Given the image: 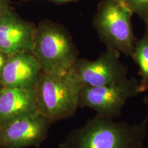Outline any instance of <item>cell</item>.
Instances as JSON below:
<instances>
[{
    "instance_id": "1",
    "label": "cell",
    "mask_w": 148,
    "mask_h": 148,
    "mask_svg": "<svg viewBox=\"0 0 148 148\" xmlns=\"http://www.w3.org/2000/svg\"><path fill=\"white\" fill-rule=\"evenodd\" d=\"M148 117L138 123L95 115L66 135L59 148H143Z\"/></svg>"
},
{
    "instance_id": "2",
    "label": "cell",
    "mask_w": 148,
    "mask_h": 148,
    "mask_svg": "<svg viewBox=\"0 0 148 148\" xmlns=\"http://www.w3.org/2000/svg\"><path fill=\"white\" fill-rule=\"evenodd\" d=\"M82 85L71 69L60 73H43L37 84L36 109L51 122L73 116L79 108Z\"/></svg>"
},
{
    "instance_id": "3",
    "label": "cell",
    "mask_w": 148,
    "mask_h": 148,
    "mask_svg": "<svg viewBox=\"0 0 148 148\" xmlns=\"http://www.w3.org/2000/svg\"><path fill=\"white\" fill-rule=\"evenodd\" d=\"M133 12L121 0H101L93 26L107 48L131 57L137 38L133 30Z\"/></svg>"
},
{
    "instance_id": "4",
    "label": "cell",
    "mask_w": 148,
    "mask_h": 148,
    "mask_svg": "<svg viewBox=\"0 0 148 148\" xmlns=\"http://www.w3.org/2000/svg\"><path fill=\"white\" fill-rule=\"evenodd\" d=\"M32 53L43 73L67 71L78 59L70 35L62 27L51 23L36 28Z\"/></svg>"
},
{
    "instance_id": "5",
    "label": "cell",
    "mask_w": 148,
    "mask_h": 148,
    "mask_svg": "<svg viewBox=\"0 0 148 148\" xmlns=\"http://www.w3.org/2000/svg\"><path fill=\"white\" fill-rule=\"evenodd\" d=\"M140 93L135 77H127L107 86H84L79 92V108H89L95 111L97 116L114 120L121 116L126 101Z\"/></svg>"
},
{
    "instance_id": "6",
    "label": "cell",
    "mask_w": 148,
    "mask_h": 148,
    "mask_svg": "<svg viewBox=\"0 0 148 148\" xmlns=\"http://www.w3.org/2000/svg\"><path fill=\"white\" fill-rule=\"evenodd\" d=\"M120 53L106 48L97 59H77L71 71L82 86L116 84L127 77L128 68L120 61Z\"/></svg>"
},
{
    "instance_id": "7",
    "label": "cell",
    "mask_w": 148,
    "mask_h": 148,
    "mask_svg": "<svg viewBox=\"0 0 148 148\" xmlns=\"http://www.w3.org/2000/svg\"><path fill=\"white\" fill-rule=\"evenodd\" d=\"M51 122L38 110L0 127V148L38 147L47 138Z\"/></svg>"
},
{
    "instance_id": "8",
    "label": "cell",
    "mask_w": 148,
    "mask_h": 148,
    "mask_svg": "<svg viewBox=\"0 0 148 148\" xmlns=\"http://www.w3.org/2000/svg\"><path fill=\"white\" fill-rule=\"evenodd\" d=\"M42 74L39 63L32 52L16 53L9 57L3 69L0 84L9 88L34 89Z\"/></svg>"
},
{
    "instance_id": "9",
    "label": "cell",
    "mask_w": 148,
    "mask_h": 148,
    "mask_svg": "<svg viewBox=\"0 0 148 148\" xmlns=\"http://www.w3.org/2000/svg\"><path fill=\"white\" fill-rule=\"evenodd\" d=\"M36 28L9 10L0 18V51L12 56L32 52Z\"/></svg>"
},
{
    "instance_id": "10",
    "label": "cell",
    "mask_w": 148,
    "mask_h": 148,
    "mask_svg": "<svg viewBox=\"0 0 148 148\" xmlns=\"http://www.w3.org/2000/svg\"><path fill=\"white\" fill-rule=\"evenodd\" d=\"M36 110L35 88L22 89L0 86V127Z\"/></svg>"
},
{
    "instance_id": "11",
    "label": "cell",
    "mask_w": 148,
    "mask_h": 148,
    "mask_svg": "<svg viewBox=\"0 0 148 148\" xmlns=\"http://www.w3.org/2000/svg\"><path fill=\"white\" fill-rule=\"evenodd\" d=\"M143 36L137 39L133 51L132 58L138 67L140 79L138 88L140 93L148 90V25H145Z\"/></svg>"
},
{
    "instance_id": "12",
    "label": "cell",
    "mask_w": 148,
    "mask_h": 148,
    "mask_svg": "<svg viewBox=\"0 0 148 148\" xmlns=\"http://www.w3.org/2000/svg\"><path fill=\"white\" fill-rule=\"evenodd\" d=\"M133 14L137 16L148 25V0H121Z\"/></svg>"
},
{
    "instance_id": "13",
    "label": "cell",
    "mask_w": 148,
    "mask_h": 148,
    "mask_svg": "<svg viewBox=\"0 0 148 148\" xmlns=\"http://www.w3.org/2000/svg\"><path fill=\"white\" fill-rule=\"evenodd\" d=\"M10 56L7 55L6 53L0 51V82H1V77L3 69L4 68L5 64H6L7 61L8 60V58ZM0 86H1V84H0Z\"/></svg>"
},
{
    "instance_id": "14",
    "label": "cell",
    "mask_w": 148,
    "mask_h": 148,
    "mask_svg": "<svg viewBox=\"0 0 148 148\" xmlns=\"http://www.w3.org/2000/svg\"><path fill=\"white\" fill-rule=\"evenodd\" d=\"M10 9L8 5V0H0V18L4 16Z\"/></svg>"
},
{
    "instance_id": "15",
    "label": "cell",
    "mask_w": 148,
    "mask_h": 148,
    "mask_svg": "<svg viewBox=\"0 0 148 148\" xmlns=\"http://www.w3.org/2000/svg\"><path fill=\"white\" fill-rule=\"evenodd\" d=\"M49 1H52L54 2L58 3H65V2H71V1H76L78 0H49Z\"/></svg>"
},
{
    "instance_id": "16",
    "label": "cell",
    "mask_w": 148,
    "mask_h": 148,
    "mask_svg": "<svg viewBox=\"0 0 148 148\" xmlns=\"http://www.w3.org/2000/svg\"><path fill=\"white\" fill-rule=\"evenodd\" d=\"M143 101L144 103H145L146 106H148V96H145V97H143ZM147 116L148 117V114L147 115Z\"/></svg>"
}]
</instances>
